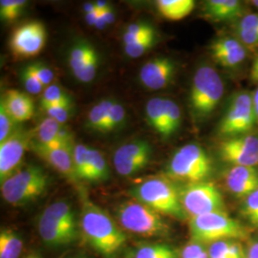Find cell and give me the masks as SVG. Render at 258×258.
<instances>
[{"mask_svg":"<svg viewBox=\"0 0 258 258\" xmlns=\"http://www.w3.org/2000/svg\"><path fill=\"white\" fill-rule=\"evenodd\" d=\"M81 226L87 242L103 256L111 257L126 242L124 232L110 215L90 200H83Z\"/></svg>","mask_w":258,"mask_h":258,"instance_id":"6da1fadb","label":"cell"},{"mask_svg":"<svg viewBox=\"0 0 258 258\" xmlns=\"http://www.w3.org/2000/svg\"><path fill=\"white\" fill-rule=\"evenodd\" d=\"M38 233L51 248H60L74 243L78 236L76 213L64 200L49 205L38 219Z\"/></svg>","mask_w":258,"mask_h":258,"instance_id":"7a4b0ae2","label":"cell"},{"mask_svg":"<svg viewBox=\"0 0 258 258\" xmlns=\"http://www.w3.org/2000/svg\"><path fill=\"white\" fill-rule=\"evenodd\" d=\"M191 240L201 244H212L223 240L249 239V230L226 212H211L189 219Z\"/></svg>","mask_w":258,"mask_h":258,"instance_id":"3957f363","label":"cell"},{"mask_svg":"<svg viewBox=\"0 0 258 258\" xmlns=\"http://www.w3.org/2000/svg\"><path fill=\"white\" fill-rule=\"evenodd\" d=\"M135 200L147 205L150 209L178 220L187 216L182 207L179 189L164 177H153L132 188Z\"/></svg>","mask_w":258,"mask_h":258,"instance_id":"277c9868","label":"cell"},{"mask_svg":"<svg viewBox=\"0 0 258 258\" xmlns=\"http://www.w3.org/2000/svg\"><path fill=\"white\" fill-rule=\"evenodd\" d=\"M49 177L39 166H21L1 183V195L7 203L20 207L31 203L45 194Z\"/></svg>","mask_w":258,"mask_h":258,"instance_id":"5b68a950","label":"cell"},{"mask_svg":"<svg viewBox=\"0 0 258 258\" xmlns=\"http://www.w3.org/2000/svg\"><path fill=\"white\" fill-rule=\"evenodd\" d=\"M224 90L223 80L213 67H199L192 78L189 92V105L194 118L204 120L210 117L221 102Z\"/></svg>","mask_w":258,"mask_h":258,"instance_id":"8992f818","label":"cell"},{"mask_svg":"<svg viewBox=\"0 0 258 258\" xmlns=\"http://www.w3.org/2000/svg\"><path fill=\"white\" fill-rule=\"evenodd\" d=\"M212 173V159L197 144L178 148L167 165V175L185 184L207 182Z\"/></svg>","mask_w":258,"mask_h":258,"instance_id":"52a82bcc","label":"cell"},{"mask_svg":"<svg viewBox=\"0 0 258 258\" xmlns=\"http://www.w3.org/2000/svg\"><path fill=\"white\" fill-rule=\"evenodd\" d=\"M115 214L122 229L141 236H166L170 231L162 214L137 200L120 204L117 207Z\"/></svg>","mask_w":258,"mask_h":258,"instance_id":"ba28073f","label":"cell"},{"mask_svg":"<svg viewBox=\"0 0 258 258\" xmlns=\"http://www.w3.org/2000/svg\"><path fill=\"white\" fill-rule=\"evenodd\" d=\"M252 94L240 91L233 95L218 124V135L224 139L249 134L257 123Z\"/></svg>","mask_w":258,"mask_h":258,"instance_id":"9c48e42d","label":"cell"},{"mask_svg":"<svg viewBox=\"0 0 258 258\" xmlns=\"http://www.w3.org/2000/svg\"><path fill=\"white\" fill-rule=\"evenodd\" d=\"M179 194L182 207L189 219L211 212H225L223 195L212 182L184 184L179 189Z\"/></svg>","mask_w":258,"mask_h":258,"instance_id":"30bf717a","label":"cell"},{"mask_svg":"<svg viewBox=\"0 0 258 258\" xmlns=\"http://www.w3.org/2000/svg\"><path fill=\"white\" fill-rule=\"evenodd\" d=\"M32 133L17 128L4 142L0 143V180L3 183L21 167L28 148L32 147Z\"/></svg>","mask_w":258,"mask_h":258,"instance_id":"8fae6325","label":"cell"},{"mask_svg":"<svg viewBox=\"0 0 258 258\" xmlns=\"http://www.w3.org/2000/svg\"><path fill=\"white\" fill-rule=\"evenodd\" d=\"M46 29L40 21H29L17 28L10 39L11 51L17 57L38 55L46 43Z\"/></svg>","mask_w":258,"mask_h":258,"instance_id":"7c38bea8","label":"cell"},{"mask_svg":"<svg viewBox=\"0 0 258 258\" xmlns=\"http://www.w3.org/2000/svg\"><path fill=\"white\" fill-rule=\"evenodd\" d=\"M222 160L234 166H258V136L251 133L223 140L219 148Z\"/></svg>","mask_w":258,"mask_h":258,"instance_id":"4fadbf2b","label":"cell"},{"mask_svg":"<svg viewBox=\"0 0 258 258\" xmlns=\"http://www.w3.org/2000/svg\"><path fill=\"white\" fill-rule=\"evenodd\" d=\"M152 156V148L146 141H134L115 151L113 162L116 171L121 176L138 173L148 166Z\"/></svg>","mask_w":258,"mask_h":258,"instance_id":"5bb4252c","label":"cell"},{"mask_svg":"<svg viewBox=\"0 0 258 258\" xmlns=\"http://www.w3.org/2000/svg\"><path fill=\"white\" fill-rule=\"evenodd\" d=\"M69 66L75 78L83 83H91L99 68V55L87 41L81 40L73 45L69 53Z\"/></svg>","mask_w":258,"mask_h":258,"instance_id":"9a60e30c","label":"cell"},{"mask_svg":"<svg viewBox=\"0 0 258 258\" xmlns=\"http://www.w3.org/2000/svg\"><path fill=\"white\" fill-rule=\"evenodd\" d=\"M74 144L62 146H43L36 142L32 143L31 148L42 158L50 166L54 167L56 171L65 176L66 178L76 181L77 176L75 173Z\"/></svg>","mask_w":258,"mask_h":258,"instance_id":"2e32d148","label":"cell"},{"mask_svg":"<svg viewBox=\"0 0 258 258\" xmlns=\"http://www.w3.org/2000/svg\"><path fill=\"white\" fill-rule=\"evenodd\" d=\"M175 72L174 61L169 57L160 56L146 62L140 70L139 78L149 90H161L170 84Z\"/></svg>","mask_w":258,"mask_h":258,"instance_id":"e0dca14e","label":"cell"},{"mask_svg":"<svg viewBox=\"0 0 258 258\" xmlns=\"http://www.w3.org/2000/svg\"><path fill=\"white\" fill-rule=\"evenodd\" d=\"M212 58L222 67L233 69L242 64L247 57V48L237 37H219L212 41Z\"/></svg>","mask_w":258,"mask_h":258,"instance_id":"ac0fdd59","label":"cell"},{"mask_svg":"<svg viewBox=\"0 0 258 258\" xmlns=\"http://www.w3.org/2000/svg\"><path fill=\"white\" fill-rule=\"evenodd\" d=\"M225 184L233 196L244 200L258 188L257 166H231L226 172Z\"/></svg>","mask_w":258,"mask_h":258,"instance_id":"d6986e66","label":"cell"},{"mask_svg":"<svg viewBox=\"0 0 258 258\" xmlns=\"http://www.w3.org/2000/svg\"><path fill=\"white\" fill-rule=\"evenodd\" d=\"M36 143L43 146H62L74 144L73 134L63 124L47 117L34 130Z\"/></svg>","mask_w":258,"mask_h":258,"instance_id":"ffe728a7","label":"cell"},{"mask_svg":"<svg viewBox=\"0 0 258 258\" xmlns=\"http://www.w3.org/2000/svg\"><path fill=\"white\" fill-rule=\"evenodd\" d=\"M1 102L17 123L29 120L34 115V101L26 93L11 89L1 98Z\"/></svg>","mask_w":258,"mask_h":258,"instance_id":"44dd1931","label":"cell"},{"mask_svg":"<svg viewBox=\"0 0 258 258\" xmlns=\"http://www.w3.org/2000/svg\"><path fill=\"white\" fill-rule=\"evenodd\" d=\"M203 12L212 21H230L242 15L243 4L238 0H208L204 4Z\"/></svg>","mask_w":258,"mask_h":258,"instance_id":"7402d4cb","label":"cell"},{"mask_svg":"<svg viewBox=\"0 0 258 258\" xmlns=\"http://www.w3.org/2000/svg\"><path fill=\"white\" fill-rule=\"evenodd\" d=\"M195 2L194 0H159L156 2L158 12L168 20H181L191 14Z\"/></svg>","mask_w":258,"mask_h":258,"instance_id":"603a6c76","label":"cell"},{"mask_svg":"<svg viewBox=\"0 0 258 258\" xmlns=\"http://www.w3.org/2000/svg\"><path fill=\"white\" fill-rule=\"evenodd\" d=\"M147 119L150 126L158 132L162 138L166 139V112L164 99L153 98L146 106Z\"/></svg>","mask_w":258,"mask_h":258,"instance_id":"cb8c5ba5","label":"cell"},{"mask_svg":"<svg viewBox=\"0 0 258 258\" xmlns=\"http://www.w3.org/2000/svg\"><path fill=\"white\" fill-rule=\"evenodd\" d=\"M114 101L102 100L95 104L89 111L86 126L94 131L105 133V127L109 120V115Z\"/></svg>","mask_w":258,"mask_h":258,"instance_id":"d4e9b609","label":"cell"},{"mask_svg":"<svg viewBox=\"0 0 258 258\" xmlns=\"http://www.w3.org/2000/svg\"><path fill=\"white\" fill-rule=\"evenodd\" d=\"M108 178L109 169L105 158L98 149L90 148L88 173L85 181L89 183H100L106 181Z\"/></svg>","mask_w":258,"mask_h":258,"instance_id":"484cf974","label":"cell"},{"mask_svg":"<svg viewBox=\"0 0 258 258\" xmlns=\"http://www.w3.org/2000/svg\"><path fill=\"white\" fill-rule=\"evenodd\" d=\"M23 243L19 235L9 229L0 232V258H19Z\"/></svg>","mask_w":258,"mask_h":258,"instance_id":"4316f807","label":"cell"},{"mask_svg":"<svg viewBox=\"0 0 258 258\" xmlns=\"http://www.w3.org/2000/svg\"><path fill=\"white\" fill-rule=\"evenodd\" d=\"M67 102H73L71 96L57 84H51L46 87L40 96L39 101L42 110L53 105Z\"/></svg>","mask_w":258,"mask_h":258,"instance_id":"83f0119b","label":"cell"},{"mask_svg":"<svg viewBox=\"0 0 258 258\" xmlns=\"http://www.w3.org/2000/svg\"><path fill=\"white\" fill-rule=\"evenodd\" d=\"M134 258H178L175 249L164 244H146L139 247Z\"/></svg>","mask_w":258,"mask_h":258,"instance_id":"f1b7e54d","label":"cell"},{"mask_svg":"<svg viewBox=\"0 0 258 258\" xmlns=\"http://www.w3.org/2000/svg\"><path fill=\"white\" fill-rule=\"evenodd\" d=\"M166 112V139L174 135L181 126L182 112L175 102L164 99Z\"/></svg>","mask_w":258,"mask_h":258,"instance_id":"f546056e","label":"cell"},{"mask_svg":"<svg viewBox=\"0 0 258 258\" xmlns=\"http://www.w3.org/2000/svg\"><path fill=\"white\" fill-rule=\"evenodd\" d=\"M149 37H156L154 28L145 22H136L127 26L122 40L124 45H127Z\"/></svg>","mask_w":258,"mask_h":258,"instance_id":"4dcf8cb0","label":"cell"},{"mask_svg":"<svg viewBox=\"0 0 258 258\" xmlns=\"http://www.w3.org/2000/svg\"><path fill=\"white\" fill-rule=\"evenodd\" d=\"M240 213L245 221L258 231V188L243 200Z\"/></svg>","mask_w":258,"mask_h":258,"instance_id":"1f68e13d","label":"cell"},{"mask_svg":"<svg viewBox=\"0 0 258 258\" xmlns=\"http://www.w3.org/2000/svg\"><path fill=\"white\" fill-rule=\"evenodd\" d=\"M90 160V148L84 145H76L74 148L75 173L78 180H86Z\"/></svg>","mask_w":258,"mask_h":258,"instance_id":"d6a6232c","label":"cell"},{"mask_svg":"<svg viewBox=\"0 0 258 258\" xmlns=\"http://www.w3.org/2000/svg\"><path fill=\"white\" fill-rule=\"evenodd\" d=\"M24 0H1L0 1V16L4 21H14L18 19L22 10L26 5Z\"/></svg>","mask_w":258,"mask_h":258,"instance_id":"836d02e7","label":"cell"},{"mask_svg":"<svg viewBox=\"0 0 258 258\" xmlns=\"http://www.w3.org/2000/svg\"><path fill=\"white\" fill-rule=\"evenodd\" d=\"M21 79L26 90L32 95H37L39 93L43 92L45 89V87L38 79L37 75L34 71L31 64L27 65L23 69V71L21 72Z\"/></svg>","mask_w":258,"mask_h":258,"instance_id":"e575fe53","label":"cell"},{"mask_svg":"<svg viewBox=\"0 0 258 258\" xmlns=\"http://www.w3.org/2000/svg\"><path fill=\"white\" fill-rule=\"evenodd\" d=\"M42 111H44L46 113L47 117H50V118L56 120L57 122L64 124L73 114L74 104H73V102L56 104V105L47 107Z\"/></svg>","mask_w":258,"mask_h":258,"instance_id":"d590c367","label":"cell"},{"mask_svg":"<svg viewBox=\"0 0 258 258\" xmlns=\"http://www.w3.org/2000/svg\"><path fill=\"white\" fill-rule=\"evenodd\" d=\"M155 42H156V37H147L136 42H133L131 44L124 45V52L130 57L137 58L148 53V51L154 46Z\"/></svg>","mask_w":258,"mask_h":258,"instance_id":"8d00e7d4","label":"cell"},{"mask_svg":"<svg viewBox=\"0 0 258 258\" xmlns=\"http://www.w3.org/2000/svg\"><path fill=\"white\" fill-rule=\"evenodd\" d=\"M18 123L11 117L4 103L0 102V143L4 142L17 129Z\"/></svg>","mask_w":258,"mask_h":258,"instance_id":"74e56055","label":"cell"},{"mask_svg":"<svg viewBox=\"0 0 258 258\" xmlns=\"http://www.w3.org/2000/svg\"><path fill=\"white\" fill-rule=\"evenodd\" d=\"M124 119H125V110L123 106L119 102H114L111 107L109 120L105 127V133L119 128L122 124V122L124 121Z\"/></svg>","mask_w":258,"mask_h":258,"instance_id":"f35d334b","label":"cell"},{"mask_svg":"<svg viewBox=\"0 0 258 258\" xmlns=\"http://www.w3.org/2000/svg\"><path fill=\"white\" fill-rule=\"evenodd\" d=\"M181 258H210L208 249L203 244L191 240L182 249Z\"/></svg>","mask_w":258,"mask_h":258,"instance_id":"ab89813d","label":"cell"},{"mask_svg":"<svg viewBox=\"0 0 258 258\" xmlns=\"http://www.w3.org/2000/svg\"><path fill=\"white\" fill-rule=\"evenodd\" d=\"M233 241H236V240H223V241H217L211 244L208 249L210 258L224 257L229 249L231 248Z\"/></svg>","mask_w":258,"mask_h":258,"instance_id":"60d3db41","label":"cell"},{"mask_svg":"<svg viewBox=\"0 0 258 258\" xmlns=\"http://www.w3.org/2000/svg\"><path fill=\"white\" fill-rule=\"evenodd\" d=\"M31 65H32L34 71L36 72V74L37 75L38 79L43 84V86L45 88L50 86L51 83H53V81H54V78H55L54 72L49 67H47L46 65L43 64L41 62H36V63H33Z\"/></svg>","mask_w":258,"mask_h":258,"instance_id":"b9f144b4","label":"cell"},{"mask_svg":"<svg viewBox=\"0 0 258 258\" xmlns=\"http://www.w3.org/2000/svg\"><path fill=\"white\" fill-rule=\"evenodd\" d=\"M236 33L237 38L247 50L258 48V31H236Z\"/></svg>","mask_w":258,"mask_h":258,"instance_id":"7bdbcfd3","label":"cell"},{"mask_svg":"<svg viewBox=\"0 0 258 258\" xmlns=\"http://www.w3.org/2000/svg\"><path fill=\"white\" fill-rule=\"evenodd\" d=\"M236 31H258V14L242 17L236 25Z\"/></svg>","mask_w":258,"mask_h":258,"instance_id":"ee69618b","label":"cell"},{"mask_svg":"<svg viewBox=\"0 0 258 258\" xmlns=\"http://www.w3.org/2000/svg\"><path fill=\"white\" fill-rule=\"evenodd\" d=\"M244 258H258V238L249 241V245L245 249Z\"/></svg>","mask_w":258,"mask_h":258,"instance_id":"f6af8a7d","label":"cell"},{"mask_svg":"<svg viewBox=\"0 0 258 258\" xmlns=\"http://www.w3.org/2000/svg\"><path fill=\"white\" fill-rule=\"evenodd\" d=\"M100 15L102 16V19L105 21L106 25H110L115 21V14L111 7L109 9L105 10L102 13H100Z\"/></svg>","mask_w":258,"mask_h":258,"instance_id":"bcb514c9","label":"cell"},{"mask_svg":"<svg viewBox=\"0 0 258 258\" xmlns=\"http://www.w3.org/2000/svg\"><path fill=\"white\" fill-rule=\"evenodd\" d=\"M250 81L253 83H258V55H256L250 69Z\"/></svg>","mask_w":258,"mask_h":258,"instance_id":"7dc6e473","label":"cell"},{"mask_svg":"<svg viewBox=\"0 0 258 258\" xmlns=\"http://www.w3.org/2000/svg\"><path fill=\"white\" fill-rule=\"evenodd\" d=\"M100 16L99 12H95V13H90V14H85V21L89 26H95V23L97 21V19Z\"/></svg>","mask_w":258,"mask_h":258,"instance_id":"c3c4849f","label":"cell"},{"mask_svg":"<svg viewBox=\"0 0 258 258\" xmlns=\"http://www.w3.org/2000/svg\"><path fill=\"white\" fill-rule=\"evenodd\" d=\"M96 3V6H97V10L99 13H102L105 10L109 9L110 8V4L107 2V1H102V0H99Z\"/></svg>","mask_w":258,"mask_h":258,"instance_id":"681fc988","label":"cell"},{"mask_svg":"<svg viewBox=\"0 0 258 258\" xmlns=\"http://www.w3.org/2000/svg\"><path fill=\"white\" fill-rule=\"evenodd\" d=\"M83 11H84L85 14H90V13L98 12L96 3H92V2H87V3H85V4L83 5Z\"/></svg>","mask_w":258,"mask_h":258,"instance_id":"f907efd6","label":"cell"},{"mask_svg":"<svg viewBox=\"0 0 258 258\" xmlns=\"http://www.w3.org/2000/svg\"><path fill=\"white\" fill-rule=\"evenodd\" d=\"M106 26H107V25H106L105 21L103 20L102 16L100 15L99 18L97 19V21H96V23H95V26H94V27L97 28V29H99V30H103Z\"/></svg>","mask_w":258,"mask_h":258,"instance_id":"816d5d0a","label":"cell"},{"mask_svg":"<svg viewBox=\"0 0 258 258\" xmlns=\"http://www.w3.org/2000/svg\"><path fill=\"white\" fill-rule=\"evenodd\" d=\"M252 100H253V105H254V110L256 113V117L258 120V88L254 92L252 93Z\"/></svg>","mask_w":258,"mask_h":258,"instance_id":"f5cc1de1","label":"cell"},{"mask_svg":"<svg viewBox=\"0 0 258 258\" xmlns=\"http://www.w3.org/2000/svg\"><path fill=\"white\" fill-rule=\"evenodd\" d=\"M251 4L258 9V0H254V1H251Z\"/></svg>","mask_w":258,"mask_h":258,"instance_id":"db71d44e","label":"cell"},{"mask_svg":"<svg viewBox=\"0 0 258 258\" xmlns=\"http://www.w3.org/2000/svg\"><path fill=\"white\" fill-rule=\"evenodd\" d=\"M32 258H40V257H38V256H37V255H35V254H32Z\"/></svg>","mask_w":258,"mask_h":258,"instance_id":"11a10c76","label":"cell"},{"mask_svg":"<svg viewBox=\"0 0 258 258\" xmlns=\"http://www.w3.org/2000/svg\"><path fill=\"white\" fill-rule=\"evenodd\" d=\"M73 258H74V257H73Z\"/></svg>","mask_w":258,"mask_h":258,"instance_id":"9f6ffc18","label":"cell"}]
</instances>
